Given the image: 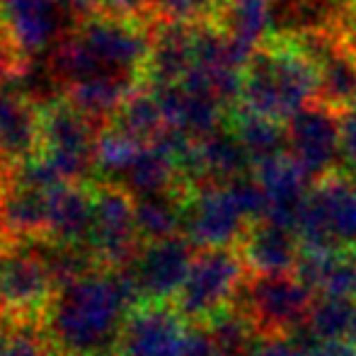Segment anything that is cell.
I'll return each mask as SVG.
<instances>
[{
    "label": "cell",
    "mask_w": 356,
    "mask_h": 356,
    "mask_svg": "<svg viewBox=\"0 0 356 356\" xmlns=\"http://www.w3.org/2000/svg\"><path fill=\"white\" fill-rule=\"evenodd\" d=\"M134 310L114 269H95L61 286L44 318L56 354L104 356L117 352L127 315Z\"/></svg>",
    "instance_id": "1"
},
{
    "label": "cell",
    "mask_w": 356,
    "mask_h": 356,
    "mask_svg": "<svg viewBox=\"0 0 356 356\" xmlns=\"http://www.w3.org/2000/svg\"><path fill=\"white\" fill-rule=\"evenodd\" d=\"M320 73L315 58L291 32H274L254 47L243 66L235 104L264 117L289 122L318 99Z\"/></svg>",
    "instance_id": "2"
},
{
    "label": "cell",
    "mask_w": 356,
    "mask_h": 356,
    "mask_svg": "<svg viewBox=\"0 0 356 356\" xmlns=\"http://www.w3.org/2000/svg\"><path fill=\"white\" fill-rule=\"evenodd\" d=\"M39 240H0V318L3 320L44 323L51 308L58 284Z\"/></svg>",
    "instance_id": "3"
},
{
    "label": "cell",
    "mask_w": 356,
    "mask_h": 356,
    "mask_svg": "<svg viewBox=\"0 0 356 356\" xmlns=\"http://www.w3.org/2000/svg\"><path fill=\"white\" fill-rule=\"evenodd\" d=\"M303 250H356V184L342 168L313 179L296 218Z\"/></svg>",
    "instance_id": "4"
},
{
    "label": "cell",
    "mask_w": 356,
    "mask_h": 356,
    "mask_svg": "<svg viewBox=\"0 0 356 356\" xmlns=\"http://www.w3.org/2000/svg\"><path fill=\"white\" fill-rule=\"evenodd\" d=\"M248 277L250 267L238 245L197 248L192 269L172 303L187 323L204 325L235 305Z\"/></svg>",
    "instance_id": "5"
},
{
    "label": "cell",
    "mask_w": 356,
    "mask_h": 356,
    "mask_svg": "<svg viewBox=\"0 0 356 356\" xmlns=\"http://www.w3.org/2000/svg\"><path fill=\"white\" fill-rule=\"evenodd\" d=\"M315 296L296 272H250L235 305L252 320L259 337L296 334L305 327Z\"/></svg>",
    "instance_id": "6"
},
{
    "label": "cell",
    "mask_w": 356,
    "mask_h": 356,
    "mask_svg": "<svg viewBox=\"0 0 356 356\" xmlns=\"http://www.w3.org/2000/svg\"><path fill=\"white\" fill-rule=\"evenodd\" d=\"M95 209L90 250L99 267L114 269L136 259L143 248V238L136 223V194L119 179L92 182Z\"/></svg>",
    "instance_id": "7"
},
{
    "label": "cell",
    "mask_w": 356,
    "mask_h": 356,
    "mask_svg": "<svg viewBox=\"0 0 356 356\" xmlns=\"http://www.w3.org/2000/svg\"><path fill=\"white\" fill-rule=\"evenodd\" d=\"M153 24L155 22L92 13L88 17L75 19L73 29L109 73L134 75L143 80L153 49Z\"/></svg>",
    "instance_id": "8"
},
{
    "label": "cell",
    "mask_w": 356,
    "mask_h": 356,
    "mask_svg": "<svg viewBox=\"0 0 356 356\" xmlns=\"http://www.w3.org/2000/svg\"><path fill=\"white\" fill-rule=\"evenodd\" d=\"M250 223L230 182L192 184L184 197L182 233L197 248H228L238 245Z\"/></svg>",
    "instance_id": "9"
},
{
    "label": "cell",
    "mask_w": 356,
    "mask_h": 356,
    "mask_svg": "<svg viewBox=\"0 0 356 356\" xmlns=\"http://www.w3.org/2000/svg\"><path fill=\"white\" fill-rule=\"evenodd\" d=\"M189 323L175 303L143 300L127 315L117 352L124 356H184Z\"/></svg>",
    "instance_id": "10"
},
{
    "label": "cell",
    "mask_w": 356,
    "mask_h": 356,
    "mask_svg": "<svg viewBox=\"0 0 356 356\" xmlns=\"http://www.w3.org/2000/svg\"><path fill=\"white\" fill-rule=\"evenodd\" d=\"M289 129V150L300 160L310 177L337 170L342 165L339 150V112L323 104L310 102L286 122Z\"/></svg>",
    "instance_id": "11"
},
{
    "label": "cell",
    "mask_w": 356,
    "mask_h": 356,
    "mask_svg": "<svg viewBox=\"0 0 356 356\" xmlns=\"http://www.w3.org/2000/svg\"><path fill=\"white\" fill-rule=\"evenodd\" d=\"M194 254L197 245L184 233L143 243L141 252L134 259V267L141 279L145 300L172 303L192 269Z\"/></svg>",
    "instance_id": "12"
},
{
    "label": "cell",
    "mask_w": 356,
    "mask_h": 356,
    "mask_svg": "<svg viewBox=\"0 0 356 356\" xmlns=\"http://www.w3.org/2000/svg\"><path fill=\"white\" fill-rule=\"evenodd\" d=\"M252 177L262 184L269 199L267 218L296 230L298 209L308 194L310 184H313V177L300 165V160L291 150L267 155L262 160H254Z\"/></svg>",
    "instance_id": "13"
},
{
    "label": "cell",
    "mask_w": 356,
    "mask_h": 356,
    "mask_svg": "<svg viewBox=\"0 0 356 356\" xmlns=\"http://www.w3.org/2000/svg\"><path fill=\"white\" fill-rule=\"evenodd\" d=\"M0 148L10 165L34 158L44 150L42 104L8 85L0 88Z\"/></svg>",
    "instance_id": "14"
},
{
    "label": "cell",
    "mask_w": 356,
    "mask_h": 356,
    "mask_svg": "<svg viewBox=\"0 0 356 356\" xmlns=\"http://www.w3.org/2000/svg\"><path fill=\"white\" fill-rule=\"evenodd\" d=\"M238 250L243 252L250 272L272 274L296 272L303 245L293 228L262 218L250 223L248 233L238 243Z\"/></svg>",
    "instance_id": "15"
},
{
    "label": "cell",
    "mask_w": 356,
    "mask_h": 356,
    "mask_svg": "<svg viewBox=\"0 0 356 356\" xmlns=\"http://www.w3.org/2000/svg\"><path fill=\"white\" fill-rule=\"evenodd\" d=\"M49 240L68 245H88L92 230L95 194L92 182H66L47 189Z\"/></svg>",
    "instance_id": "16"
},
{
    "label": "cell",
    "mask_w": 356,
    "mask_h": 356,
    "mask_svg": "<svg viewBox=\"0 0 356 356\" xmlns=\"http://www.w3.org/2000/svg\"><path fill=\"white\" fill-rule=\"evenodd\" d=\"M194 66V24L163 22L153 24V49L145 66V85L179 83Z\"/></svg>",
    "instance_id": "17"
},
{
    "label": "cell",
    "mask_w": 356,
    "mask_h": 356,
    "mask_svg": "<svg viewBox=\"0 0 356 356\" xmlns=\"http://www.w3.org/2000/svg\"><path fill=\"white\" fill-rule=\"evenodd\" d=\"M49 238L47 189L8 182L0 187V240Z\"/></svg>",
    "instance_id": "18"
},
{
    "label": "cell",
    "mask_w": 356,
    "mask_h": 356,
    "mask_svg": "<svg viewBox=\"0 0 356 356\" xmlns=\"http://www.w3.org/2000/svg\"><path fill=\"white\" fill-rule=\"evenodd\" d=\"M138 85H143V80L134 78V75L99 73L92 75V78L61 85V95L75 109H80L85 117L92 119L97 127H107L114 114H117V109L124 104V99Z\"/></svg>",
    "instance_id": "19"
},
{
    "label": "cell",
    "mask_w": 356,
    "mask_h": 356,
    "mask_svg": "<svg viewBox=\"0 0 356 356\" xmlns=\"http://www.w3.org/2000/svg\"><path fill=\"white\" fill-rule=\"evenodd\" d=\"M296 274L318 296L356 298V250H300Z\"/></svg>",
    "instance_id": "20"
},
{
    "label": "cell",
    "mask_w": 356,
    "mask_h": 356,
    "mask_svg": "<svg viewBox=\"0 0 356 356\" xmlns=\"http://www.w3.org/2000/svg\"><path fill=\"white\" fill-rule=\"evenodd\" d=\"M56 0H0V19L29 58L54 37Z\"/></svg>",
    "instance_id": "21"
},
{
    "label": "cell",
    "mask_w": 356,
    "mask_h": 356,
    "mask_svg": "<svg viewBox=\"0 0 356 356\" xmlns=\"http://www.w3.org/2000/svg\"><path fill=\"white\" fill-rule=\"evenodd\" d=\"M124 187L131 189L136 197L145 194H168V192H182L189 184L182 179L179 163L155 143H145L141 153L136 155L127 172L119 177Z\"/></svg>",
    "instance_id": "22"
},
{
    "label": "cell",
    "mask_w": 356,
    "mask_h": 356,
    "mask_svg": "<svg viewBox=\"0 0 356 356\" xmlns=\"http://www.w3.org/2000/svg\"><path fill=\"white\" fill-rule=\"evenodd\" d=\"M225 129L248 150L252 163L267 158V155L289 150V129H286V122L264 117V114L245 109L240 104H230L228 107Z\"/></svg>",
    "instance_id": "23"
},
{
    "label": "cell",
    "mask_w": 356,
    "mask_h": 356,
    "mask_svg": "<svg viewBox=\"0 0 356 356\" xmlns=\"http://www.w3.org/2000/svg\"><path fill=\"white\" fill-rule=\"evenodd\" d=\"M216 22L240 44L254 49L277 29V0H220Z\"/></svg>",
    "instance_id": "24"
},
{
    "label": "cell",
    "mask_w": 356,
    "mask_h": 356,
    "mask_svg": "<svg viewBox=\"0 0 356 356\" xmlns=\"http://www.w3.org/2000/svg\"><path fill=\"white\" fill-rule=\"evenodd\" d=\"M109 124L122 129L124 134H129V136H134L141 143H153L158 138V134L168 127L158 95L145 83L138 85L124 99V104L117 109V114H114Z\"/></svg>",
    "instance_id": "25"
},
{
    "label": "cell",
    "mask_w": 356,
    "mask_h": 356,
    "mask_svg": "<svg viewBox=\"0 0 356 356\" xmlns=\"http://www.w3.org/2000/svg\"><path fill=\"white\" fill-rule=\"evenodd\" d=\"M189 187L182 192L168 194H145L136 197V223L143 243L163 240L170 235L182 233L184 225V197Z\"/></svg>",
    "instance_id": "26"
},
{
    "label": "cell",
    "mask_w": 356,
    "mask_h": 356,
    "mask_svg": "<svg viewBox=\"0 0 356 356\" xmlns=\"http://www.w3.org/2000/svg\"><path fill=\"white\" fill-rule=\"evenodd\" d=\"M356 327V298L342 296H315L305 327L296 334L308 339H352Z\"/></svg>",
    "instance_id": "27"
},
{
    "label": "cell",
    "mask_w": 356,
    "mask_h": 356,
    "mask_svg": "<svg viewBox=\"0 0 356 356\" xmlns=\"http://www.w3.org/2000/svg\"><path fill=\"white\" fill-rule=\"evenodd\" d=\"M51 73L56 78L58 85H68L75 80H85L92 78L99 73H109L102 66L97 56L88 49V44L78 37V32L71 27L68 32H63L56 42L51 56Z\"/></svg>",
    "instance_id": "28"
},
{
    "label": "cell",
    "mask_w": 356,
    "mask_h": 356,
    "mask_svg": "<svg viewBox=\"0 0 356 356\" xmlns=\"http://www.w3.org/2000/svg\"><path fill=\"white\" fill-rule=\"evenodd\" d=\"M143 145L145 143L136 141L112 124L102 127L97 134V143H95V175L99 179H119L136 160Z\"/></svg>",
    "instance_id": "29"
},
{
    "label": "cell",
    "mask_w": 356,
    "mask_h": 356,
    "mask_svg": "<svg viewBox=\"0 0 356 356\" xmlns=\"http://www.w3.org/2000/svg\"><path fill=\"white\" fill-rule=\"evenodd\" d=\"M155 19L197 24L218 17L220 0H150Z\"/></svg>",
    "instance_id": "30"
},
{
    "label": "cell",
    "mask_w": 356,
    "mask_h": 356,
    "mask_svg": "<svg viewBox=\"0 0 356 356\" xmlns=\"http://www.w3.org/2000/svg\"><path fill=\"white\" fill-rule=\"evenodd\" d=\"M27 66L29 56L19 49V44L15 42L13 34L8 32V27L0 19V88L17 80L19 75L27 71Z\"/></svg>",
    "instance_id": "31"
},
{
    "label": "cell",
    "mask_w": 356,
    "mask_h": 356,
    "mask_svg": "<svg viewBox=\"0 0 356 356\" xmlns=\"http://www.w3.org/2000/svg\"><path fill=\"white\" fill-rule=\"evenodd\" d=\"M245 356H308V349L293 334H269L257 337Z\"/></svg>",
    "instance_id": "32"
},
{
    "label": "cell",
    "mask_w": 356,
    "mask_h": 356,
    "mask_svg": "<svg viewBox=\"0 0 356 356\" xmlns=\"http://www.w3.org/2000/svg\"><path fill=\"white\" fill-rule=\"evenodd\" d=\"M97 13L109 17L138 19V22H155L153 3L150 0H99Z\"/></svg>",
    "instance_id": "33"
},
{
    "label": "cell",
    "mask_w": 356,
    "mask_h": 356,
    "mask_svg": "<svg viewBox=\"0 0 356 356\" xmlns=\"http://www.w3.org/2000/svg\"><path fill=\"white\" fill-rule=\"evenodd\" d=\"M339 150H342V165H356V102L352 107L339 112Z\"/></svg>",
    "instance_id": "34"
},
{
    "label": "cell",
    "mask_w": 356,
    "mask_h": 356,
    "mask_svg": "<svg viewBox=\"0 0 356 356\" xmlns=\"http://www.w3.org/2000/svg\"><path fill=\"white\" fill-rule=\"evenodd\" d=\"M308 356H356L352 339H318L308 347Z\"/></svg>",
    "instance_id": "35"
},
{
    "label": "cell",
    "mask_w": 356,
    "mask_h": 356,
    "mask_svg": "<svg viewBox=\"0 0 356 356\" xmlns=\"http://www.w3.org/2000/svg\"><path fill=\"white\" fill-rule=\"evenodd\" d=\"M56 3H58V8H63L66 13L73 15V22L99 10V0H56Z\"/></svg>",
    "instance_id": "36"
},
{
    "label": "cell",
    "mask_w": 356,
    "mask_h": 356,
    "mask_svg": "<svg viewBox=\"0 0 356 356\" xmlns=\"http://www.w3.org/2000/svg\"><path fill=\"white\" fill-rule=\"evenodd\" d=\"M10 172H13V165H10V160L5 158L3 148H0V187L10 182Z\"/></svg>",
    "instance_id": "37"
},
{
    "label": "cell",
    "mask_w": 356,
    "mask_h": 356,
    "mask_svg": "<svg viewBox=\"0 0 356 356\" xmlns=\"http://www.w3.org/2000/svg\"><path fill=\"white\" fill-rule=\"evenodd\" d=\"M347 172H349V177H352V179H354V184H356V165H354V168H349Z\"/></svg>",
    "instance_id": "38"
},
{
    "label": "cell",
    "mask_w": 356,
    "mask_h": 356,
    "mask_svg": "<svg viewBox=\"0 0 356 356\" xmlns=\"http://www.w3.org/2000/svg\"><path fill=\"white\" fill-rule=\"evenodd\" d=\"M104 356H124V354H119V352H109V354H104Z\"/></svg>",
    "instance_id": "39"
},
{
    "label": "cell",
    "mask_w": 356,
    "mask_h": 356,
    "mask_svg": "<svg viewBox=\"0 0 356 356\" xmlns=\"http://www.w3.org/2000/svg\"><path fill=\"white\" fill-rule=\"evenodd\" d=\"M352 342L356 344V327H354V332H352Z\"/></svg>",
    "instance_id": "40"
}]
</instances>
